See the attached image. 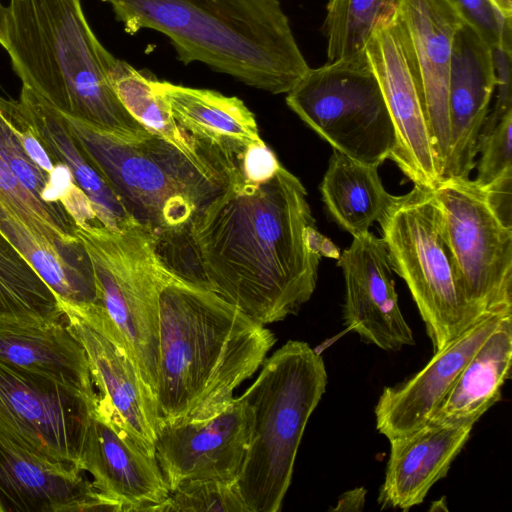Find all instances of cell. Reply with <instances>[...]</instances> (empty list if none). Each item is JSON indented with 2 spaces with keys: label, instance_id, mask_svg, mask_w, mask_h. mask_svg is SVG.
Returning a JSON list of instances; mask_svg holds the SVG:
<instances>
[{
  "label": "cell",
  "instance_id": "obj_1",
  "mask_svg": "<svg viewBox=\"0 0 512 512\" xmlns=\"http://www.w3.org/2000/svg\"><path fill=\"white\" fill-rule=\"evenodd\" d=\"M159 239L188 249L191 264L176 275L264 326L311 298L321 256L339 257L316 229L304 185L282 165L260 181L242 175Z\"/></svg>",
  "mask_w": 512,
  "mask_h": 512
},
{
  "label": "cell",
  "instance_id": "obj_10",
  "mask_svg": "<svg viewBox=\"0 0 512 512\" xmlns=\"http://www.w3.org/2000/svg\"><path fill=\"white\" fill-rule=\"evenodd\" d=\"M434 191L467 302L482 315L512 313V227L470 178H443Z\"/></svg>",
  "mask_w": 512,
  "mask_h": 512
},
{
  "label": "cell",
  "instance_id": "obj_7",
  "mask_svg": "<svg viewBox=\"0 0 512 512\" xmlns=\"http://www.w3.org/2000/svg\"><path fill=\"white\" fill-rule=\"evenodd\" d=\"M92 265L102 309L78 314L131 359L155 399L159 354V297L172 271L159 235L131 219L119 229L78 228Z\"/></svg>",
  "mask_w": 512,
  "mask_h": 512
},
{
  "label": "cell",
  "instance_id": "obj_5",
  "mask_svg": "<svg viewBox=\"0 0 512 512\" xmlns=\"http://www.w3.org/2000/svg\"><path fill=\"white\" fill-rule=\"evenodd\" d=\"M63 118L127 212L158 235L183 227L243 175L242 157L221 148L191 156L145 128L108 130Z\"/></svg>",
  "mask_w": 512,
  "mask_h": 512
},
{
  "label": "cell",
  "instance_id": "obj_34",
  "mask_svg": "<svg viewBox=\"0 0 512 512\" xmlns=\"http://www.w3.org/2000/svg\"><path fill=\"white\" fill-rule=\"evenodd\" d=\"M463 21L470 25L492 48L511 51V19H505L490 0H451Z\"/></svg>",
  "mask_w": 512,
  "mask_h": 512
},
{
  "label": "cell",
  "instance_id": "obj_15",
  "mask_svg": "<svg viewBox=\"0 0 512 512\" xmlns=\"http://www.w3.org/2000/svg\"><path fill=\"white\" fill-rule=\"evenodd\" d=\"M123 512L84 471L55 463L0 431V512Z\"/></svg>",
  "mask_w": 512,
  "mask_h": 512
},
{
  "label": "cell",
  "instance_id": "obj_29",
  "mask_svg": "<svg viewBox=\"0 0 512 512\" xmlns=\"http://www.w3.org/2000/svg\"><path fill=\"white\" fill-rule=\"evenodd\" d=\"M108 76L122 105L149 132L165 138L191 156L202 155L219 148L192 139L178 126L164 101L155 92L152 77L147 73L115 57Z\"/></svg>",
  "mask_w": 512,
  "mask_h": 512
},
{
  "label": "cell",
  "instance_id": "obj_35",
  "mask_svg": "<svg viewBox=\"0 0 512 512\" xmlns=\"http://www.w3.org/2000/svg\"><path fill=\"white\" fill-rule=\"evenodd\" d=\"M491 53L496 80V103L493 111L488 114L480 135L491 131L506 113L512 111L511 51L496 46L491 48Z\"/></svg>",
  "mask_w": 512,
  "mask_h": 512
},
{
  "label": "cell",
  "instance_id": "obj_16",
  "mask_svg": "<svg viewBox=\"0 0 512 512\" xmlns=\"http://www.w3.org/2000/svg\"><path fill=\"white\" fill-rule=\"evenodd\" d=\"M396 14L415 59L442 179L450 142L448 78L451 50L454 36L464 21L451 0H397Z\"/></svg>",
  "mask_w": 512,
  "mask_h": 512
},
{
  "label": "cell",
  "instance_id": "obj_22",
  "mask_svg": "<svg viewBox=\"0 0 512 512\" xmlns=\"http://www.w3.org/2000/svg\"><path fill=\"white\" fill-rule=\"evenodd\" d=\"M0 201L53 245L79 244L78 227L51 177L27 155L0 104Z\"/></svg>",
  "mask_w": 512,
  "mask_h": 512
},
{
  "label": "cell",
  "instance_id": "obj_17",
  "mask_svg": "<svg viewBox=\"0 0 512 512\" xmlns=\"http://www.w3.org/2000/svg\"><path fill=\"white\" fill-rule=\"evenodd\" d=\"M82 470L94 487L122 505L125 512L149 511L170 494L155 455L143 449L99 401L85 444Z\"/></svg>",
  "mask_w": 512,
  "mask_h": 512
},
{
  "label": "cell",
  "instance_id": "obj_24",
  "mask_svg": "<svg viewBox=\"0 0 512 512\" xmlns=\"http://www.w3.org/2000/svg\"><path fill=\"white\" fill-rule=\"evenodd\" d=\"M152 86L178 126L192 139L239 157L248 148L264 143L254 114L239 98L154 77Z\"/></svg>",
  "mask_w": 512,
  "mask_h": 512
},
{
  "label": "cell",
  "instance_id": "obj_23",
  "mask_svg": "<svg viewBox=\"0 0 512 512\" xmlns=\"http://www.w3.org/2000/svg\"><path fill=\"white\" fill-rule=\"evenodd\" d=\"M0 361L89 396L94 390L82 344L61 320H0Z\"/></svg>",
  "mask_w": 512,
  "mask_h": 512
},
{
  "label": "cell",
  "instance_id": "obj_28",
  "mask_svg": "<svg viewBox=\"0 0 512 512\" xmlns=\"http://www.w3.org/2000/svg\"><path fill=\"white\" fill-rule=\"evenodd\" d=\"M320 191L330 217L353 237L367 233L395 197L384 188L377 165L359 162L336 149Z\"/></svg>",
  "mask_w": 512,
  "mask_h": 512
},
{
  "label": "cell",
  "instance_id": "obj_8",
  "mask_svg": "<svg viewBox=\"0 0 512 512\" xmlns=\"http://www.w3.org/2000/svg\"><path fill=\"white\" fill-rule=\"evenodd\" d=\"M378 222L392 270L405 281L437 352L483 315L459 285L434 189L414 185L395 196Z\"/></svg>",
  "mask_w": 512,
  "mask_h": 512
},
{
  "label": "cell",
  "instance_id": "obj_3",
  "mask_svg": "<svg viewBox=\"0 0 512 512\" xmlns=\"http://www.w3.org/2000/svg\"><path fill=\"white\" fill-rule=\"evenodd\" d=\"M125 32L167 36L185 65L200 62L272 94L288 93L309 66L279 0H102Z\"/></svg>",
  "mask_w": 512,
  "mask_h": 512
},
{
  "label": "cell",
  "instance_id": "obj_9",
  "mask_svg": "<svg viewBox=\"0 0 512 512\" xmlns=\"http://www.w3.org/2000/svg\"><path fill=\"white\" fill-rule=\"evenodd\" d=\"M286 94L287 106L333 149L365 164L390 159L396 132L366 55L309 67Z\"/></svg>",
  "mask_w": 512,
  "mask_h": 512
},
{
  "label": "cell",
  "instance_id": "obj_38",
  "mask_svg": "<svg viewBox=\"0 0 512 512\" xmlns=\"http://www.w3.org/2000/svg\"><path fill=\"white\" fill-rule=\"evenodd\" d=\"M9 8L0 2V45L5 48L7 44Z\"/></svg>",
  "mask_w": 512,
  "mask_h": 512
},
{
  "label": "cell",
  "instance_id": "obj_20",
  "mask_svg": "<svg viewBox=\"0 0 512 512\" xmlns=\"http://www.w3.org/2000/svg\"><path fill=\"white\" fill-rule=\"evenodd\" d=\"M62 308L67 325L87 355L100 403L143 449L155 455L156 401L135 365L115 342L73 310Z\"/></svg>",
  "mask_w": 512,
  "mask_h": 512
},
{
  "label": "cell",
  "instance_id": "obj_33",
  "mask_svg": "<svg viewBox=\"0 0 512 512\" xmlns=\"http://www.w3.org/2000/svg\"><path fill=\"white\" fill-rule=\"evenodd\" d=\"M149 511L159 512H249L236 483L195 480L179 485Z\"/></svg>",
  "mask_w": 512,
  "mask_h": 512
},
{
  "label": "cell",
  "instance_id": "obj_31",
  "mask_svg": "<svg viewBox=\"0 0 512 512\" xmlns=\"http://www.w3.org/2000/svg\"><path fill=\"white\" fill-rule=\"evenodd\" d=\"M397 0H328L323 33L328 62L365 55L378 21L396 11Z\"/></svg>",
  "mask_w": 512,
  "mask_h": 512
},
{
  "label": "cell",
  "instance_id": "obj_30",
  "mask_svg": "<svg viewBox=\"0 0 512 512\" xmlns=\"http://www.w3.org/2000/svg\"><path fill=\"white\" fill-rule=\"evenodd\" d=\"M58 297L0 231V320H61Z\"/></svg>",
  "mask_w": 512,
  "mask_h": 512
},
{
  "label": "cell",
  "instance_id": "obj_37",
  "mask_svg": "<svg viewBox=\"0 0 512 512\" xmlns=\"http://www.w3.org/2000/svg\"><path fill=\"white\" fill-rule=\"evenodd\" d=\"M366 490L364 488H355L341 495L337 505L332 509L334 511H360L365 504Z\"/></svg>",
  "mask_w": 512,
  "mask_h": 512
},
{
  "label": "cell",
  "instance_id": "obj_39",
  "mask_svg": "<svg viewBox=\"0 0 512 512\" xmlns=\"http://www.w3.org/2000/svg\"><path fill=\"white\" fill-rule=\"evenodd\" d=\"M495 9L505 19H512V0H490Z\"/></svg>",
  "mask_w": 512,
  "mask_h": 512
},
{
  "label": "cell",
  "instance_id": "obj_13",
  "mask_svg": "<svg viewBox=\"0 0 512 512\" xmlns=\"http://www.w3.org/2000/svg\"><path fill=\"white\" fill-rule=\"evenodd\" d=\"M252 410L240 396L207 417L158 423L155 457L170 492L195 480L236 483L249 443Z\"/></svg>",
  "mask_w": 512,
  "mask_h": 512
},
{
  "label": "cell",
  "instance_id": "obj_4",
  "mask_svg": "<svg viewBox=\"0 0 512 512\" xmlns=\"http://www.w3.org/2000/svg\"><path fill=\"white\" fill-rule=\"evenodd\" d=\"M5 46L22 85L65 116L108 130L141 126L118 99L115 59L89 26L80 0H10Z\"/></svg>",
  "mask_w": 512,
  "mask_h": 512
},
{
  "label": "cell",
  "instance_id": "obj_25",
  "mask_svg": "<svg viewBox=\"0 0 512 512\" xmlns=\"http://www.w3.org/2000/svg\"><path fill=\"white\" fill-rule=\"evenodd\" d=\"M18 101L46 150L70 170L76 185L89 198L98 220L106 228L119 229L133 219L103 175L80 148L63 115L24 85Z\"/></svg>",
  "mask_w": 512,
  "mask_h": 512
},
{
  "label": "cell",
  "instance_id": "obj_2",
  "mask_svg": "<svg viewBox=\"0 0 512 512\" xmlns=\"http://www.w3.org/2000/svg\"><path fill=\"white\" fill-rule=\"evenodd\" d=\"M275 335L218 294L172 273L159 297V422L207 417L262 365Z\"/></svg>",
  "mask_w": 512,
  "mask_h": 512
},
{
  "label": "cell",
  "instance_id": "obj_32",
  "mask_svg": "<svg viewBox=\"0 0 512 512\" xmlns=\"http://www.w3.org/2000/svg\"><path fill=\"white\" fill-rule=\"evenodd\" d=\"M512 111L488 133L479 136L481 154L473 182L484 192L499 218L512 227Z\"/></svg>",
  "mask_w": 512,
  "mask_h": 512
},
{
  "label": "cell",
  "instance_id": "obj_6",
  "mask_svg": "<svg viewBox=\"0 0 512 512\" xmlns=\"http://www.w3.org/2000/svg\"><path fill=\"white\" fill-rule=\"evenodd\" d=\"M327 383L321 354L306 342L289 340L264 360L241 395L253 418L236 485L249 512L280 511L304 430Z\"/></svg>",
  "mask_w": 512,
  "mask_h": 512
},
{
  "label": "cell",
  "instance_id": "obj_21",
  "mask_svg": "<svg viewBox=\"0 0 512 512\" xmlns=\"http://www.w3.org/2000/svg\"><path fill=\"white\" fill-rule=\"evenodd\" d=\"M474 424L430 421L390 442L384 481L379 489L381 509L407 511L423 502L443 479L468 442Z\"/></svg>",
  "mask_w": 512,
  "mask_h": 512
},
{
  "label": "cell",
  "instance_id": "obj_18",
  "mask_svg": "<svg viewBox=\"0 0 512 512\" xmlns=\"http://www.w3.org/2000/svg\"><path fill=\"white\" fill-rule=\"evenodd\" d=\"M491 47L467 23L458 28L448 78L449 154L442 178L469 179L495 91Z\"/></svg>",
  "mask_w": 512,
  "mask_h": 512
},
{
  "label": "cell",
  "instance_id": "obj_11",
  "mask_svg": "<svg viewBox=\"0 0 512 512\" xmlns=\"http://www.w3.org/2000/svg\"><path fill=\"white\" fill-rule=\"evenodd\" d=\"M97 401L0 361V431L50 461L82 470Z\"/></svg>",
  "mask_w": 512,
  "mask_h": 512
},
{
  "label": "cell",
  "instance_id": "obj_26",
  "mask_svg": "<svg viewBox=\"0 0 512 512\" xmlns=\"http://www.w3.org/2000/svg\"><path fill=\"white\" fill-rule=\"evenodd\" d=\"M511 366L512 314H508L467 361L431 421L475 424L501 399Z\"/></svg>",
  "mask_w": 512,
  "mask_h": 512
},
{
  "label": "cell",
  "instance_id": "obj_27",
  "mask_svg": "<svg viewBox=\"0 0 512 512\" xmlns=\"http://www.w3.org/2000/svg\"><path fill=\"white\" fill-rule=\"evenodd\" d=\"M0 231L58 297L62 306L100 305L92 265L84 246L61 249L31 231L0 201Z\"/></svg>",
  "mask_w": 512,
  "mask_h": 512
},
{
  "label": "cell",
  "instance_id": "obj_12",
  "mask_svg": "<svg viewBox=\"0 0 512 512\" xmlns=\"http://www.w3.org/2000/svg\"><path fill=\"white\" fill-rule=\"evenodd\" d=\"M365 55L394 124L390 159L414 185L435 189L441 172L429 132L425 103L411 47L396 11L378 21Z\"/></svg>",
  "mask_w": 512,
  "mask_h": 512
},
{
  "label": "cell",
  "instance_id": "obj_19",
  "mask_svg": "<svg viewBox=\"0 0 512 512\" xmlns=\"http://www.w3.org/2000/svg\"><path fill=\"white\" fill-rule=\"evenodd\" d=\"M508 314L512 313L483 315L443 349L434 352L419 372L404 382L385 387L375 406L378 432L391 440L429 423L467 361Z\"/></svg>",
  "mask_w": 512,
  "mask_h": 512
},
{
  "label": "cell",
  "instance_id": "obj_36",
  "mask_svg": "<svg viewBox=\"0 0 512 512\" xmlns=\"http://www.w3.org/2000/svg\"><path fill=\"white\" fill-rule=\"evenodd\" d=\"M280 162L265 143L248 148L242 157L241 168L246 179L260 181L272 176Z\"/></svg>",
  "mask_w": 512,
  "mask_h": 512
},
{
  "label": "cell",
  "instance_id": "obj_14",
  "mask_svg": "<svg viewBox=\"0 0 512 512\" xmlns=\"http://www.w3.org/2000/svg\"><path fill=\"white\" fill-rule=\"evenodd\" d=\"M337 266L345 280L343 320L347 329L385 351L414 345L413 332L399 307L383 238L370 231L353 237Z\"/></svg>",
  "mask_w": 512,
  "mask_h": 512
}]
</instances>
